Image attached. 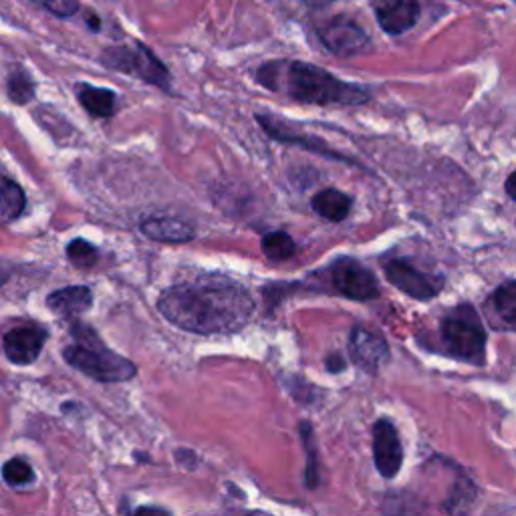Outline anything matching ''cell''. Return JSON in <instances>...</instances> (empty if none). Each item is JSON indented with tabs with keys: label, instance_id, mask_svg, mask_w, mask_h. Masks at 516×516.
<instances>
[{
	"label": "cell",
	"instance_id": "obj_1",
	"mask_svg": "<svg viewBox=\"0 0 516 516\" xmlns=\"http://www.w3.org/2000/svg\"><path fill=\"white\" fill-rule=\"evenodd\" d=\"M158 309L172 325L184 331L226 335L248 325L254 313V301L242 285L208 277L166 289Z\"/></svg>",
	"mask_w": 516,
	"mask_h": 516
},
{
	"label": "cell",
	"instance_id": "obj_2",
	"mask_svg": "<svg viewBox=\"0 0 516 516\" xmlns=\"http://www.w3.org/2000/svg\"><path fill=\"white\" fill-rule=\"evenodd\" d=\"M258 81L271 91H283L311 105H359L369 99L365 87L341 81L329 71L303 61L267 63L258 71Z\"/></svg>",
	"mask_w": 516,
	"mask_h": 516
},
{
	"label": "cell",
	"instance_id": "obj_3",
	"mask_svg": "<svg viewBox=\"0 0 516 516\" xmlns=\"http://www.w3.org/2000/svg\"><path fill=\"white\" fill-rule=\"evenodd\" d=\"M71 331L79 341L63 351V357L71 367L101 383H121L136 377V363L109 351L91 327L75 323Z\"/></svg>",
	"mask_w": 516,
	"mask_h": 516
},
{
	"label": "cell",
	"instance_id": "obj_4",
	"mask_svg": "<svg viewBox=\"0 0 516 516\" xmlns=\"http://www.w3.org/2000/svg\"><path fill=\"white\" fill-rule=\"evenodd\" d=\"M440 337L446 353L454 359L484 365L488 337L478 313L470 305H460L442 319Z\"/></svg>",
	"mask_w": 516,
	"mask_h": 516
},
{
	"label": "cell",
	"instance_id": "obj_5",
	"mask_svg": "<svg viewBox=\"0 0 516 516\" xmlns=\"http://www.w3.org/2000/svg\"><path fill=\"white\" fill-rule=\"evenodd\" d=\"M101 61L105 67L113 71H121L127 75H134L146 83L158 85L168 89L170 85V73L164 67V63L144 45H136V49L129 47H109L101 55Z\"/></svg>",
	"mask_w": 516,
	"mask_h": 516
},
{
	"label": "cell",
	"instance_id": "obj_6",
	"mask_svg": "<svg viewBox=\"0 0 516 516\" xmlns=\"http://www.w3.org/2000/svg\"><path fill=\"white\" fill-rule=\"evenodd\" d=\"M385 277L390 281L396 289H400L402 293H406L412 299L418 301H430L436 295H440L442 287H444V279L426 271H420L418 267H414L406 258H396V261H390L385 267Z\"/></svg>",
	"mask_w": 516,
	"mask_h": 516
},
{
	"label": "cell",
	"instance_id": "obj_7",
	"mask_svg": "<svg viewBox=\"0 0 516 516\" xmlns=\"http://www.w3.org/2000/svg\"><path fill=\"white\" fill-rule=\"evenodd\" d=\"M333 287L351 301H371L379 295L377 279L355 258H339L331 267Z\"/></svg>",
	"mask_w": 516,
	"mask_h": 516
},
{
	"label": "cell",
	"instance_id": "obj_8",
	"mask_svg": "<svg viewBox=\"0 0 516 516\" xmlns=\"http://www.w3.org/2000/svg\"><path fill=\"white\" fill-rule=\"evenodd\" d=\"M373 458L377 472L392 480L398 476L404 464V450L400 434L390 420H379L373 426Z\"/></svg>",
	"mask_w": 516,
	"mask_h": 516
},
{
	"label": "cell",
	"instance_id": "obj_9",
	"mask_svg": "<svg viewBox=\"0 0 516 516\" xmlns=\"http://www.w3.org/2000/svg\"><path fill=\"white\" fill-rule=\"evenodd\" d=\"M319 37L331 55L343 59L363 55L371 45L365 31L349 19H335L327 23L323 29H319Z\"/></svg>",
	"mask_w": 516,
	"mask_h": 516
},
{
	"label": "cell",
	"instance_id": "obj_10",
	"mask_svg": "<svg viewBox=\"0 0 516 516\" xmlns=\"http://www.w3.org/2000/svg\"><path fill=\"white\" fill-rule=\"evenodd\" d=\"M377 25L390 35L410 31L420 19L418 0H371Z\"/></svg>",
	"mask_w": 516,
	"mask_h": 516
},
{
	"label": "cell",
	"instance_id": "obj_11",
	"mask_svg": "<svg viewBox=\"0 0 516 516\" xmlns=\"http://www.w3.org/2000/svg\"><path fill=\"white\" fill-rule=\"evenodd\" d=\"M349 353L353 361L367 373H375L387 359H390V347L385 339L365 327H355L349 337Z\"/></svg>",
	"mask_w": 516,
	"mask_h": 516
},
{
	"label": "cell",
	"instance_id": "obj_12",
	"mask_svg": "<svg viewBox=\"0 0 516 516\" xmlns=\"http://www.w3.org/2000/svg\"><path fill=\"white\" fill-rule=\"evenodd\" d=\"M47 341V331L41 327H17L5 335V355L15 365L37 361Z\"/></svg>",
	"mask_w": 516,
	"mask_h": 516
},
{
	"label": "cell",
	"instance_id": "obj_13",
	"mask_svg": "<svg viewBox=\"0 0 516 516\" xmlns=\"http://www.w3.org/2000/svg\"><path fill=\"white\" fill-rule=\"evenodd\" d=\"M140 228L148 238L156 242H168V244H184L196 236V230L192 224L174 216L146 218L140 224Z\"/></svg>",
	"mask_w": 516,
	"mask_h": 516
},
{
	"label": "cell",
	"instance_id": "obj_14",
	"mask_svg": "<svg viewBox=\"0 0 516 516\" xmlns=\"http://www.w3.org/2000/svg\"><path fill=\"white\" fill-rule=\"evenodd\" d=\"M47 305L61 317H75L93 305V293L87 287H65L51 293Z\"/></svg>",
	"mask_w": 516,
	"mask_h": 516
},
{
	"label": "cell",
	"instance_id": "obj_15",
	"mask_svg": "<svg viewBox=\"0 0 516 516\" xmlns=\"http://www.w3.org/2000/svg\"><path fill=\"white\" fill-rule=\"evenodd\" d=\"M311 206L321 218H325L329 222H341L351 212V198L339 190L327 188L313 196Z\"/></svg>",
	"mask_w": 516,
	"mask_h": 516
},
{
	"label": "cell",
	"instance_id": "obj_16",
	"mask_svg": "<svg viewBox=\"0 0 516 516\" xmlns=\"http://www.w3.org/2000/svg\"><path fill=\"white\" fill-rule=\"evenodd\" d=\"M77 99L93 117H111L117 107V95L113 91L87 83L77 87Z\"/></svg>",
	"mask_w": 516,
	"mask_h": 516
},
{
	"label": "cell",
	"instance_id": "obj_17",
	"mask_svg": "<svg viewBox=\"0 0 516 516\" xmlns=\"http://www.w3.org/2000/svg\"><path fill=\"white\" fill-rule=\"evenodd\" d=\"M490 305L504 327L516 333V281L502 283L490 297Z\"/></svg>",
	"mask_w": 516,
	"mask_h": 516
},
{
	"label": "cell",
	"instance_id": "obj_18",
	"mask_svg": "<svg viewBox=\"0 0 516 516\" xmlns=\"http://www.w3.org/2000/svg\"><path fill=\"white\" fill-rule=\"evenodd\" d=\"M27 206V198L23 188L13 182L11 178H3V186H0V216L5 222L17 220Z\"/></svg>",
	"mask_w": 516,
	"mask_h": 516
},
{
	"label": "cell",
	"instance_id": "obj_19",
	"mask_svg": "<svg viewBox=\"0 0 516 516\" xmlns=\"http://www.w3.org/2000/svg\"><path fill=\"white\" fill-rule=\"evenodd\" d=\"M263 252L273 263H283L295 254V240L287 232H269L263 242Z\"/></svg>",
	"mask_w": 516,
	"mask_h": 516
},
{
	"label": "cell",
	"instance_id": "obj_20",
	"mask_svg": "<svg viewBox=\"0 0 516 516\" xmlns=\"http://www.w3.org/2000/svg\"><path fill=\"white\" fill-rule=\"evenodd\" d=\"M474 500H476V486L468 478H460L456 488L450 492L446 500V510L450 516H466Z\"/></svg>",
	"mask_w": 516,
	"mask_h": 516
},
{
	"label": "cell",
	"instance_id": "obj_21",
	"mask_svg": "<svg viewBox=\"0 0 516 516\" xmlns=\"http://www.w3.org/2000/svg\"><path fill=\"white\" fill-rule=\"evenodd\" d=\"M301 434H303V444H305V452H307V470H305V482L309 488H317L319 486V464H317V448H315V440H313V430L309 424H301Z\"/></svg>",
	"mask_w": 516,
	"mask_h": 516
},
{
	"label": "cell",
	"instance_id": "obj_22",
	"mask_svg": "<svg viewBox=\"0 0 516 516\" xmlns=\"http://www.w3.org/2000/svg\"><path fill=\"white\" fill-rule=\"evenodd\" d=\"M67 256L69 261L79 267V269H89L95 265L97 261V248L93 244H89L87 240L83 238H77L73 240L69 246H67Z\"/></svg>",
	"mask_w": 516,
	"mask_h": 516
},
{
	"label": "cell",
	"instance_id": "obj_23",
	"mask_svg": "<svg viewBox=\"0 0 516 516\" xmlns=\"http://www.w3.org/2000/svg\"><path fill=\"white\" fill-rule=\"evenodd\" d=\"M3 476H5V482L9 486H27L33 482L35 474H33V468L21 460V458H13L9 460L5 466H3Z\"/></svg>",
	"mask_w": 516,
	"mask_h": 516
},
{
	"label": "cell",
	"instance_id": "obj_24",
	"mask_svg": "<svg viewBox=\"0 0 516 516\" xmlns=\"http://www.w3.org/2000/svg\"><path fill=\"white\" fill-rule=\"evenodd\" d=\"M35 95V85L31 81V77L23 71H15L9 79V97L19 103V105H25L33 99Z\"/></svg>",
	"mask_w": 516,
	"mask_h": 516
},
{
	"label": "cell",
	"instance_id": "obj_25",
	"mask_svg": "<svg viewBox=\"0 0 516 516\" xmlns=\"http://www.w3.org/2000/svg\"><path fill=\"white\" fill-rule=\"evenodd\" d=\"M33 3L59 19H69L79 11V0H33Z\"/></svg>",
	"mask_w": 516,
	"mask_h": 516
},
{
	"label": "cell",
	"instance_id": "obj_26",
	"mask_svg": "<svg viewBox=\"0 0 516 516\" xmlns=\"http://www.w3.org/2000/svg\"><path fill=\"white\" fill-rule=\"evenodd\" d=\"M129 516H172V512L160 506H138Z\"/></svg>",
	"mask_w": 516,
	"mask_h": 516
},
{
	"label": "cell",
	"instance_id": "obj_27",
	"mask_svg": "<svg viewBox=\"0 0 516 516\" xmlns=\"http://www.w3.org/2000/svg\"><path fill=\"white\" fill-rule=\"evenodd\" d=\"M327 367H329V371H333V373H337V371H341L345 365H343V357L341 355H329L327 357Z\"/></svg>",
	"mask_w": 516,
	"mask_h": 516
},
{
	"label": "cell",
	"instance_id": "obj_28",
	"mask_svg": "<svg viewBox=\"0 0 516 516\" xmlns=\"http://www.w3.org/2000/svg\"><path fill=\"white\" fill-rule=\"evenodd\" d=\"M504 188H506V194L510 196V200H514V202H516V172H512V174L508 176V180H506Z\"/></svg>",
	"mask_w": 516,
	"mask_h": 516
},
{
	"label": "cell",
	"instance_id": "obj_29",
	"mask_svg": "<svg viewBox=\"0 0 516 516\" xmlns=\"http://www.w3.org/2000/svg\"><path fill=\"white\" fill-rule=\"evenodd\" d=\"M305 5H309V7H315V9H319V7H325V5H331V3H335V0H303Z\"/></svg>",
	"mask_w": 516,
	"mask_h": 516
},
{
	"label": "cell",
	"instance_id": "obj_30",
	"mask_svg": "<svg viewBox=\"0 0 516 516\" xmlns=\"http://www.w3.org/2000/svg\"><path fill=\"white\" fill-rule=\"evenodd\" d=\"M400 516H426L422 510H418V508H414L410 514H406L404 510H400Z\"/></svg>",
	"mask_w": 516,
	"mask_h": 516
},
{
	"label": "cell",
	"instance_id": "obj_31",
	"mask_svg": "<svg viewBox=\"0 0 516 516\" xmlns=\"http://www.w3.org/2000/svg\"><path fill=\"white\" fill-rule=\"evenodd\" d=\"M248 516H273V514H269V512H261V510H258V512H252V514H248Z\"/></svg>",
	"mask_w": 516,
	"mask_h": 516
},
{
	"label": "cell",
	"instance_id": "obj_32",
	"mask_svg": "<svg viewBox=\"0 0 516 516\" xmlns=\"http://www.w3.org/2000/svg\"><path fill=\"white\" fill-rule=\"evenodd\" d=\"M514 3H516V0H514Z\"/></svg>",
	"mask_w": 516,
	"mask_h": 516
}]
</instances>
